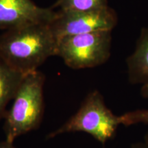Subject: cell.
I'll return each instance as SVG.
<instances>
[{
    "instance_id": "6da1fadb",
    "label": "cell",
    "mask_w": 148,
    "mask_h": 148,
    "mask_svg": "<svg viewBox=\"0 0 148 148\" xmlns=\"http://www.w3.org/2000/svg\"><path fill=\"white\" fill-rule=\"evenodd\" d=\"M58 38L47 23H35L8 29L0 34V58L23 74L37 71L56 56Z\"/></svg>"
},
{
    "instance_id": "7a4b0ae2",
    "label": "cell",
    "mask_w": 148,
    "mask_h": 148,
    "mask_svg": "<svg viewBox=\"0 0 148 148\" xmlns=\"http://www.w3.org/2000/svg\"><path fill=\"white\" fill-rule=\"evenodd\" d=\"M45 81V75L38 70L25 74L4 117L5 139L14 143L39 126L44 112Z\"/></svg>"
},
{
    "instance_id": "3957f363",
    "label": "cell",
    "mask_w": 148,
    "mask_h": 148,
    "mask_svg": "<svg viewBox=\"0 0 148 148\" xmlns=\"http://www.w3.org/2000/svg\"><path fill=\"white\" fill-rule=\"evenodd\" d=\"M121 125L117 116L106 106L102 95L94 90L86 95L78 110L59 128L51 132L47 139L71 132H85L104 145L112 139Z\"/></svg>"
},
{
    "instance_id": "277c9868",
    "label": "cell",
    "mask_w": 148,
    "mask_h": 148,
    "mask_svg": "<svg viewBox=\"0 0 148 148\" xmlns=\"http://www.w3.org/2000/svg\"><path fill=\"white\" fill-rule=\"evenodd\" d=\"M112 31L72 35L58 39L56 56L73 69L93 68L110 58Z\"/></svg>"
},
{
    "instance_id": "5b68a950",
    "label": "cell",
    "mask_w": 148,
    "mask_h": 148,
    "mask_svg": "<svg viewBox=\"0 0 148 148\" xmlns=\"http://www.w3.org/2000/svg\"><path fill=\"white\" fill-rule=\"evenodd\" d=\"M58 12V16L49 25L58 39L72 35L112 31L118 23L116 12L110 6L86 12Z\"/></svg>"
},
{
    "instance_id": "8992f818",
    "label": "cell",
    "mask_w": 148,
    "mask_h": 148,
    "mask_svg": "<svg viewBox=\"0 0 148 148\" xmlns=\"http://www.w3.org/2000/svg\"><path fill=\"white\" fill-rule=\"evenodd\" d=\"M58 15V11L38 6L32 0H0V29L4 31L30 24H50Z\"/></svg>"
},
{
    "instance_id": "52a82bcc",
    "label": "cell",
    "mask_w": 148,
    "mask_h": 148,
    "mask_svg": "<svg viewBox=\"0 0 148 148\" xmlns=\"http://www.w3.org/2000/svg\"><path fill=\"white\" fill-rule=\"evenodd\" d=\"M127 76L132 84H143L148 80V26L141 30L132 54L126 59Z\"/></svg>"
},
{
    "instance_id": "ba28073f",
    "label": "cell",
    "mask_w": 148,
    "mask_h": 148,
    "mask_svg": "<svg viewBox=\"0 0 148 148\" xmlns=\"http://www.w3.org/2000/svg\"><path fill=\"white\" fill-rule=\"evenodd\" d=\"M25 74L16 71L0 58V120L6 114L8 103L16 95Z\"/></svg>"
},
{
    "instance_id": "9c48e42d",
    "label": "cell",
    "mask_w": 148,
    "mask_h": 148,
    "mask_svg": "<svg viewBox=\"0 0 148 148\" xmlns=\"http://www.w3.org/2000/svg\"><path fill=\"white\" fill-rule=\"evenodd\" d=\"M108 6V0H56L53 8H59V12H75L99 10Z\"/></svg>"
},
{
    "instance_id": "30bf717a",
    "label": "cell",
    "mask_w": 148,
    "mask_h": 148,
    "mask_svg": "<svg viewBox=\"0 0 148 148\" xmlns=\"http://www.w3.org/2000/svg\"><path fill=\"white\" fill-rule=\"evenodd\" d=\"M121 125L130 126L135 124H148V109H137L121 115Z\"/></svg>"
},
{
    "instance_id": "8fae6325",
    "label": "cell",
    "mask_w": 148,
    "mask_h": 148,
    "mask_svg": "<svg viewBox=\"0 0 148 148\" xmlns=\"http://www.w3.org/2000/svg\"><path fill=\"white\" fill-rule=\"evenodd\" d=\"M140 95L143 98L148 99V80L142 84L140 88Z\"/></svg>"
},
{
    "instance_id": "7c38bea8",
    "label": "cell",
    "mask_w": 148,
    "mask_h": 148,
    "mask_svg": "<svg viewBox=\"0 0 148 148\" xmlns=\"http://www.w3.org/2000/svg\"><path fill=\"white\" fill-rule=\"evenodd\" d=\"M0 148H15L12 142L8 141L6 139L0 141Z\"/></svg>"
},
{
    "instance_id": "4fadbf2b",
    "label": "cell",
    "mask_w": 148,
    "mask_h": 148,
    "mask_svg": "<svg viewBox=\"0 0 148 148\" xmlns=\"http://www.w3.org/2000/svg\"><path fill=\"white\" fill-rule=\"evenodd\" d=\"M131 148H148L147 145L144 142H137V143H133Z\"/></svg>"
},
{
    "instance_id": "5bb4252c",
    "label": "cell",
    "mask_w": 148,
    "mask_h": 148,
    "mask_svg": "<svg viewBox=\"0 0 148 148\" xmlns=\"http://www.w3.org/2000/svg\"><path fill=\"white\" fill-rule=\"evenodd\" d=\"M143 142L146 144V145H147V146L148 147V131H147V132L145 133V136H144Z\"/></svg>"
}]
</instances>
